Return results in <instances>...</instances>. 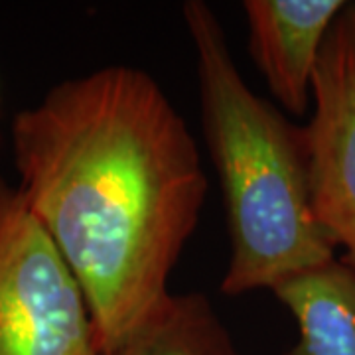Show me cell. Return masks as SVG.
Listing matches in <instances>:
<instances>
[{
    "label": "cell",
    "instance_id": "52a82bcc",
    "mask_svg": "<svg viewBox=\"0 0 355 355\" xmlns=\"http://www.w3.org/2000/svg\"><path fill=\"white\" fill-rule=\"evenodd\" d=\"M107 355H247L202 292L170 294L139 330Z\"/></svg>",
    "mask_w": 355,
    "mask_h": 355
},
{
    "label": "cell",
    "instance_id": "6da1fadb",
    "mask_svg": "<svg viewBox=\"0 0 355 355\" xmlns=\"http://www.w3.org/2000/svg\"><path fill=\"white\" fill-rule=\"evenodd\" d=\"M18 190L85 294L101 355L172 294L207 198L198 142L148 71L65 79L10 125Z\"/></svg>",
    "mask_w": 355,
    "mask_h": 355
},
{
    "label": "cell",
    "instance_id": "7a4b0ae2",
    "mask_svg": "<svg viewBox=\"0 0 355 355\" xmlns=\"http://www.w3.org/2000/svg\"><path fill=\"white\" fill-rule=\"evenodd\" d=\"M193 51L202 128L221 184L229 231L225 296L275 291L336 261L312 207L306 128L259 97L243 79L214 10L182 8Z\"/></svg>",
    "mask_w": 355,
    "mask_h": 355
},
{
    "label": "cell",
    "instance_id": "3957f363",
    "mask_svg": "<svg viewBox=\"0 0 355 355\" xmlns=\"http://www.w3.org/2000/svg\"><path fill=\"white\" fill-rule=\"evenodd\" d=\"M0 355H101L85 294L16 184L0 176Z\"/></svg>",
    "mask_w": 355,
    "mask_h": 355
},
{
    "label": "cell",
    "instance_id": "8992f818",
    "mask_svg": "<svg viewBox=\"0 0 355 355\" xmlns=\"http://www.w3.org/2000/svg\"><path fill=\"white\" fill-rule=\"evenodd\" d=\"M272 294L298 328L286 355H355V277L338 259L294 275Z\"/></svg>",
    "mask_w": 355,
    "mask_h": 355
},
{
    "label": "cell",
    "instance_id": "277c9868",
    "mask_svg": "<svg viewBox=\"0 0 355 355\" xmlns=\"http://www.w3.org/2000/svg\"><path fill=\"white\" fill-rule=\"evenodd\" d=\"M306 125L310 191L318 223L355 277V4L331 26L312 81Z\"/></svg>",
    "mask_w": 355,
    "mask_h": 355
},
{
    "label": "cell",
    "instance_id": "5b68a950",
    "mask_svg": "<svg viewBox=\"0 0 355 355\" xmlns=\"http://www.w3.org/2000/svg\"><path fill=\"white\" fill-rule=\"evenodd\" d=\"M347 6L343 0H245L249 50L272 97L302 116L324 42Z\"/></svg>",
    "mask_w": 355,
    "mask_h": 355
}]
</instances>
